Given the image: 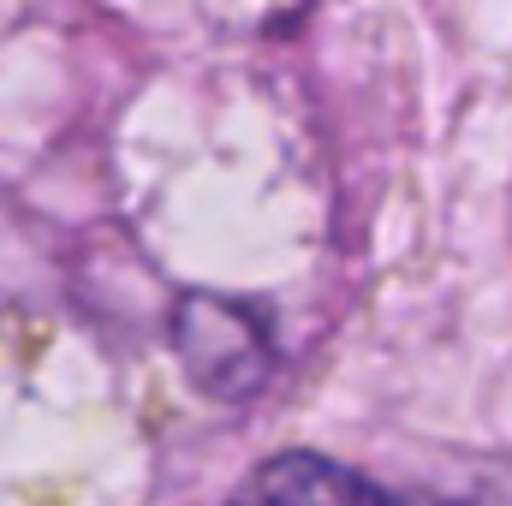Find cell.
Segmentation results:
<instances>
[{
	"label": "cell",
	"mask_w": 512,
	"mask_h": 506,
	"mask_svg": "<svg viewBox=\"0 0 512 506\" xmlns=\"http://www.w3.org/2000/svg\"><path fill=\"white\" fill-rule=\"evenodd\" d=\"M233 506H512L507 453H453L441 471L387 483L328 453H280Z\"/></svg>",
	"instance_id": "6da1fadb"
},
{
	"label": "cell",
	"mask_w": 512,
	"mask_h": 506,
	"mask_svg": "<svg viewBox=\"0 0 512 506\" xmlns=\"http://www.w3.org/2000/svg\"><path fill=\"white\" fill-rule=\"evenodd\" d=\"M173 358L185 381L215 405H245L274 381V340L251 304L221 292L173 298Z\"/></svg>",
	"instance_id": "7a4b0ae2"
}]
</instances>
